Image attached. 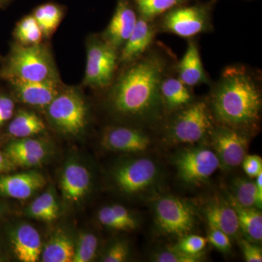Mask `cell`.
<instances>
[{"mask_svg":"<svg viewBox=\"0 0 262 262\" xmlns=\"http://www.w3.org/2000/svg\"><path fill=\"white\" fill-rule=\"evenodd\" d=\"M227 201L235 211L239 229L248 237V241L253 243L261 242L262 214L259 209L241 206L230 194H228Z\"/></svg>","mask_w":262,"mask_h":262,"instance_id":"cell-24","label":"cell"},{"mask_svg":"<svg viewBox=\"0 0 262 262\" xmlns=\"http://www.w3.org/2000/svg\"><path fill=\"white\" fill-rule=\"evenodd\" d=\"M24 214L34 220L43 221V222H53L51 215L43 206L39 196L34 199L26 208Z\"/></svg>","mask_w":262,"mask_h":262,"instance_id":"cell-37","label":"cell"},{"mask_svg":"<svg viewBox=\"0 0 262 262\" xmlns=\"http://www.w3.org/2000/svg\"><path fill=\"white\" fill-rule=\"evenodd\" d=\"M5 259L4 254H3V246H2L1 241H0V261H3Z\"/></svg>","mask_w":262,"mask_h":262,"instance_id":"cell-45","label":"cell"},{"mask_svg":"<svg viewBox=\"0 0 262 262\" xmlns=\"http://www.w3.org/2000/svg\"><path fill=\"white\" fill-rule=\"evenodd\" d=\"M110 87L108 106L119 118L151 124L163 117L160 84L169 72L168 58L158 51L126 65Z\"/></svg>","mask_w":262,"mask_h":262,"instance_id":"cell-1","label":"cell"},{"mask_svg":"<svg viewBox=\"0 0 262 262\" xmlns=\"http://www.w3.org/2000/svg\"><path fill=\"white\" fill-rule=\"evenodd\" d=\"M75 241L64 229H58L43 246L40 259L43 262H72Z\"/></svg>","mask_w":262,"mask_h":262,"instance_id":"cell-23","label":"cell"},{"mask_svg":"<svg viewBox=\"0 0 262 262\" xmlns=\"http://www.w3.org/2000/svg\"><path fill=\"white\" fill-rule=\"evenodd\" d=\"M173 113L167 126V135L177 144L198 142L209 135L214 127L208 101L194 100Z\"/></svg>","mask_w":262,"mask_h":262,"instance_id":"cell-5","label":"cell"},{"mask_svg":"<svg viewBox=\"0 0 262 262\" xmlns=\"http://www.w3.org/2000/svg\"><path fill=\"white\" fill-rule=\"evenodd\" d=\"M208 244V239L198 234H186L175 246L176 249L189 255L201 257V253Z\"/></svg>","mask_w":262,"mask_h":262,"instance_id":"cell-31","label":"cell"},{"mask_svg":"<svg viewBox=\"0 0 262 262\" xmlns=\"http://www.w3.org/2000/svg\"><path fill=\"white\" fill-rule=\"evenodd\" d=\"M98 239L96 234L90 232L80 233L75 241V253L72 262H89L96 257Z\"/></svg>","mask_w":262,"mask_h":262,"instance_id":"cell-30","label":"cell"},{"mask_svg":"<svg viewBox=\"0 0 262 262\" xmlns=\"http://www.w3.org/2000/svg\"><path fill=\"white\" fill-rule=\"evenodd\" d=\"M101 146L104 149L120 152H141L151 144L148 134L137 127L113 126L103 133Z\"/></svg>","mask_w":262,"mask_h":262,"instance_id":"cell-16","label":"cell"},{"mask_svg":"<svg viewBox=\"0 0 262 262\" xmlns=\"http://www.w3.org/2000/svg\"><path fill=\"white\" fill-rule=\"evenodd\" d=\"M60 186L63 201L69 205L78 204L92 187V177L87 167L77 160H70L63 165Z\"/></svg>","mask_w":262,"mask_h":262,"instance_id":"cell-12","label":"cell"},{"mask_svg":"<svg viewBox=\"0 0 262 262\" xmlns=\"http://www.w3.org/2000/svg\"><path fill=\"white\" fill-rule=\"evenodd\" d=\"M18 167L10 160L4 151L0 150V175L15 171Z\"/></svg>","mask_w":262,"mask_h":262,"instance_id":"cell-42","label":"cell"},{"mask_svg":"<svg viewBox=\"0 0 262 262\" xmlns=\"http://www.w3.org/2000/svg\"><path fill=\"white\" fill-rule=\"evenodd\" d=\"M239 246L242 250L245 260L247 262H261L262 250L257 245L248 239H241Z\"/></svg>","mask_w":262,"mask_h":262,"instance_id":"cell-39","label":"cell"},{"mask_svg":"<svg viewBox=\"0 0 262 262\" xmlns=\"http://www.w3.org/2000/svg\"><path fill=\"white\" fill-rule=\"evenodd\" d=\"M158 29L152 21L139 16L135 28L120 50L119 63L130 64L149 51Z\"/></svg>","mask_w":262,"mask_h":262,"instance_id":"cell-19","label":"cell"},{"mask_svg":"<svg viewBox=\"0 0 262 262\" xmlns=\"http://www.w3.org/2000/svg\"><path fill=\"white\" fill-rule=\"evenodd\" d=\"M3 151L17 167L26 168L42 165L51 155L47 141L32 137L13 139Z\"/></svg>","mask_w":262,"mask_h":262,"instance_id":"cell-14","label":"cell"},{"mask_svg":"<svg viewBox=\"0 0 262 262\" xmlns=\"http://www.w3.org/2000/svg\"><path fill=\"white\" fill-rule=\"evenodd\" d=\"M154 208L155 221L163 233L184 236L194 228L192 208L180 198L162 196L155 202Z\"/></svg>","mask_w":262,"mask_h":262,"instance_id":"cell-10","label":"cell"},{"mask_svg":"<svg viewBox=\"0 0 262 262\" xmlns=\"http://www.w3.org/2000/svg\"><path fill=\"white\" fill-rule=\"evenodd\" d=\"M184 0H134L141 18L153 21L157 17L179 6Z\"/></svg>","mask_w":262,"mask_h":262,"instance_id":"cell-29","label":"cell"},{"mask_svg":"<svg viewBox=\"0 0 262 262\" xmlns=\"http://www.w3.org/2000/svg\"><path fill=\"white\" fill-rule=\"evenodd\" d=\"M20 102L28 106L46 108L63 89L61 80L33 82L21 80L7 81Z\"/></svg>","mask_w":262,"mask_h":262,"instance_id":"cell-13","label":"cell"},{"mask_svg":"<svg viewBox=\"0 0 262 262\" xmlns=\"http://www.w3.org/2000/svg\"><path fill=\"white\" fill-rule=\"evenodd\" d=\"M118 52L102 37L90 41L84 84L96 89L110 87L119 63Z\"/></svg>","mask_w":262,"mask_h":262,"instance_id":"cell-7","label":"cell"},{"mask_svg":"<svg viewBox=\"0 0 262 262\" xmlns=\"http://www.w3.org/2000/svg\"><path fill=\"white\" fill-rule=\"evenodd\" d=\"M10 0H0V7L4 6V5L8 4Z\"/></svg>","mask_w":262,"mask_h":262,"instance_id":"cell-46","label":"cell"},{"mask_svg":"<svg viewBox=\"0 0 262 262\" xmlns=\"http://www.w3.org/2000/svg\"><path fill=\"white\" fill-rule=\"evenodd\" d=\"M178 77L168 73L160 84V96L165 113H173L194 101L192 91Z\"/></svg>","mask_w":262,"mask_h":262,"instance_id":"cell-21","label":"cell"},{"mask_svg":"<svg viewBox=\"0 0 262 262\" xmlns=\"http://www.w3.org/2000/svg\"><path fill=\"white\" fill-rule=\"evenodd\" d=\"M158 31L192 38L212 29L211 8L207 5L175 7L164 13Z\"/></svg>","mask_w":262,"mask_h":262,"instance_id":"cell-6","label":"cell"},{"mask_svg":"<svg viewBox=\"0 0 262 262\" xmlns=\"http://www.w3.org/2000/svg\"><path fill=\"white\" fill-rule=\"evenodd\" d=\"M256 179V186L258 196L262 199V173H259V175Z\"/></svg>","mask_w":262,"mask_h":262,"instance_id":"cell-44","label":"cell"},{"mask_svg":"<svg viewBox=\"0 0 262 262\" xmlns=\"http://www.w3.org/2000/svg\"><path fill=\"white\" fill-rule=\"evenodd\" d=\"M8 234L10 248L18 261H39L43 246L35 227L27 222H18L8 229Z\"/></svg>","mask_w":262,"mask_h":262,"instance_id":"cell-15","label":"cell"},{"mask_svg":"<svg viewBox=\"0 0 262 262\" xmlns=\"http://www.w3.org/2000/svg\"><path fill=\"white\" fill-rule=\"evenodd\" d=\"M110 207L117 220L125 227V231H133L137 228V220L125 207L119 204L111 205Z\"/></svg>","mask_w":262,"mask_h":262,"instance_id":"cell-34","label":"cell"},{"mask_svg":"<svg viewBox=\"0 0 262 262\" xmlns=\"http://www.w3.org/2000/svg\"><path fill=\"white\" fill-rule=\"evenodd\" d=\"M13 35L16 42L26 46L40 44L44 37L33 15H27L18 22Z\"/></svg>","mask_w":262,"mask_h":262,"instance_id":"cell-28","label":"cell"},{"mask_svg":"<svg viewBox=\"0 0 262 262\" xmlns=\"http://www.w3.org/2000/svg\"><path fill=\"white\" fill-rule=\"evenodd\" d=\"M239 205L261 210L262 199L258 196L256 182L247 179L237 178L232 183V194Z\"/></svg>","mask_w":262,"mask_h":262,"instance_id":"cell-27","label":"cell"},{"mask_svg":"<svg viewBox=\"0 0 262 262\" xmlns=\"http://www.w3.org/2000/svg\"><path fill=\"white\" fill-rule=\"evenodd\" d=\"M138 16L127 0H119L111 21L102 37L120 51L135 28Z\"/></svg>","mask_w":262,"mask_h":262,"instance_id":"cell-18","label":"cell"},{"mask_svg":"<svg viewBox=\"0 0 262 262\" xmlns=\"http://www.w3.org/2000/svg\"><path fill=\"white\" fill-rule=\"evenodd\" d=\"M209 136L212 146L220 160V168L232 170L242 164L249 144L248 134L216 125L213 127Z\"/></svg>","mask_w":262,"mask_h":262,"instance_id":"cell-11","label":"cell"},{"mask_svg":"<svg viewBox=\"0 0 262 262\" xmlns=\"http://www.w3.org/2000/svg\"><path fill=\"white\" fill-rule=\"evenodd\" d=\"M130 255L128 243L120 239L112 244L103 254L101 261L123 262L126 261Z\"/></svg>","mask_w":262,"mask_h":262,"instance_id":"cell-32","label":"cell"},{"mask_svg":"<svg viewBox=\"0 0 262 262\" xmlns=\"http://www.w3.org/2000/svg\"><path fill=\"white\" fill-rule=\"evenodd\" d=\"M158 165L150 158H139L122 162L114 168L113 179L120 192L137 194L154 185L158 178Z\"/></svg>","mask_w":262,"mask_h":262,"instance_id":"cell-8","label":"cell"},{"mask_svg":"<svg viewBox=\"0 0 262 262\" xmlns=\"http://www.w3.org/2000/svg\"><path fill=\"white\" fill-rule=\"evenodd\" d=\"M205 215L210 228L222 231L229 237H235L238 234L237 214L228 201L215 199L210 202L205 209Z\"/></svg>","mask_w":262,"mask_h":262,"instance_id":"cell-22","label":"cell"},{"mask_svg":"<svg viewBox=\"0 0 262 262\" xmlns=\"http://www.w3.org/2000/svg\"><path fill=\"white\" fill-rule=\"evenodd\" d=\"M207 239L213 247L222 252H228L232 248L230 237L219 229L210 228Z\"/></svg>","mask_w":262,"mask_h":262,"instance_id":"cell-35","label":"cell"},{"mask_svg":"<svg viewBox=\"0 0 262 262\" xmlns=\"http://www.w3.org/2000/svg\"><path fill=\"white\" fill-rule=\"evenodd\" d=\"M63 10L60 6L47 3L36 8L33 16L37 20L43 35L50 37L55 32L63 18Z\"/></svg>","mask_w":262,"mask_h":262,"instance_id":"cell-26","label":"cell"},{"mask_svg":"<svg viewBox=\"0 0 262 262\" xmlns=\"http://www.w3.org/2000/svg\"><path fill=\"white\" fill-rule=\"evenodd\" d=\"M15 102L7 94H0V128L14 115Z\"/></svg>","mask_w":262,"mask_h":262,"instance_id":"cell-41","label":"cell"},{"mask_svg":"<svg viewBox=\"0 0 262 262\" xmlns=\"http://www.w3.org/2000/svg\"><path fill=\"white\" fill-rule=\"evenodd\" d=\"M261 77L259 72L248 66L225 67L208 101L218 125L246 134L258 128L262 107Z\"/></svg>","mask_w":262,"mask_h":262,"instance_id":"cell-2","label":"cell"},{"mask_svg":"<svg viewBox=\"0 0 262 262\" xmlns=\"http://www.w3.org/2000/svg\"><path fill=\"white\" fill-rule=\"evenodd\" d=\"M151 258L156 262H196L201 259V257L189 256L175 248L155 253Z\"/></svg>","mask_w":262,"mask_h":262,"instance_id":"cell-33","label":"cell"},{"mask_svg":"<svg viewBox=\"0 0 262 262\" xmlns=\"http://www.w3.org/2000/svg\"><path fill=\"white\" fill-rule=\"evenodd\" d=\"M43 206L51 215L53 221L56 220L59 216L60 207L58 204V198L53 188H49L46 192L39 196Z\"/></svg>","mask_w":262,"mask_h":262,"instance_id":"cell-36","label":"cell"},{"mask_svg":"<svg viewBox=\"0 0 262 262\" xmlns=\"http://www.w3.org/2000/svg\"><path fill=\"white\" fill-rule=\"evenodd\" d=\"M2 59H3V58H2L1 56H0V61H1Z\"/></svg>","mask_w":262,"mask_h":262,"instance_id":"cell-47","label":"cell"},{"mask_svg":"<svg viewBox=\"0 0 262 262\" xmlns=\"http://www.w3.org/2000/svg\"><path fill=\"white\" fill-rule=\"evenodd\" d=\"M46 130L42 119L28 110H20L10 120L7 133L13 139L32 137Z\"/></svg>","mask_w":262,"mask_h":262,"instance_id":"cell-25","label":"cell"},{"mask_svg":"<svg viewBox=\"0 0 262 262\" xmlns=\"http://www.w3.org/2000/svg\"><path fill=\"white\" fill-rule=\"evenodd\" d=\"M98 220L101 225L107 228L117 231H125V227L122 225L121 222L117 220L110 206L103 207L98 211Z\"/></svg>","mask_w":262,"mask_h":262,"instance_id":"cell-38","label":"cell"},{"mask_svg":"<svg viewBox=\"0 0 262 262\" xmlns=\"http://www.w3.org/2000/svg\"><path fill=\"white\" fill-rule=\"evenodd\" d=\"M0 78L6 81L60 80L53 56L47 46H22L14 42L6 58L1 60Z\"/></svg>","mask_w":262,"mask_h":262,"instance_id":"cell-3","label":"cell"},{"mask_svg":"<svg viewBox=\"0 0 262 262\" xmlns=\"http://www.w3.org/2000/svg\"><path fill=\"white\" fill-rule=\"evenodd\" d=\"M46 177L35 170L0 175V196L27 200L46 185Z\"/></svg>","mask_w":262,"mask_h":262,"instance_id":"cell-17","label":"cell"},{"mask_svg":"<svg viewBox=\"0 0 262 262\" xmlns=\"http://www.w3.org/2000/svg\"><path fill=\"white\" fill-rule=\"evenodd\" d=\"M177 77L188 87L209 82L203 62L198 43L194 39L188 42L187 50L181 61L177 65Z\"/></svg>","mask_w":262,"mask_h":262,"instance_id":"cell-20","label":"cell"},{"mask_svg":"<svg viewBox=\"0 0 262 262\" xmlns=\"http://www.w3.org/2000/svg\"><path fill=\"white\" fill-rule=\"evenodd\" d=\"M174 160L179 178L193 185L206 182L220 168L214 151L203 146L183 150Z\"/></svg>","mask_w":262,"mask_h":262,"instance_id":"cell-9","label":"cell"},{"mask_svg":"<svg viewBox=\"0 0 262 262\" xmlns=\"http://www.w3.org/2000/svg\"><path fill=\"white\" fill-rule=\"evenodd\" d=\"M245 173L249 178L256 179L262 173V159L258 155H248L242 162Z\"/></svg>","mask_w":262,"mask_h":262,"instance_id":"cell-40","label":"cell"},{"mask_svg":"<svg viewBox=\"0 0 262 262\" xmlns=\"http://www.w3.org/2000/svg\"><path fill=\"white\" fill-rule=\"evenodd\" d=\"M45 110L52 126L65 136L80 135L89 123V106L74 88H63Z\"/></svg>","mask_w":262,"mask_h":262,"instance_id":"cell-4","label":"cell"},{"mask_svg":"<svg viewBox=\"0 0 262 262\" xmlns=\"http://www.w3.org/2000/svg\"><path fill=\"white\" fill-rule=\"evenodd\" d=\"M9 213V207L4 202L0 201V220Z\"/></svg>","mask_w":262,"mask_h":262,"instance_id":"cell-43","label":"cell"}]
</instances>
